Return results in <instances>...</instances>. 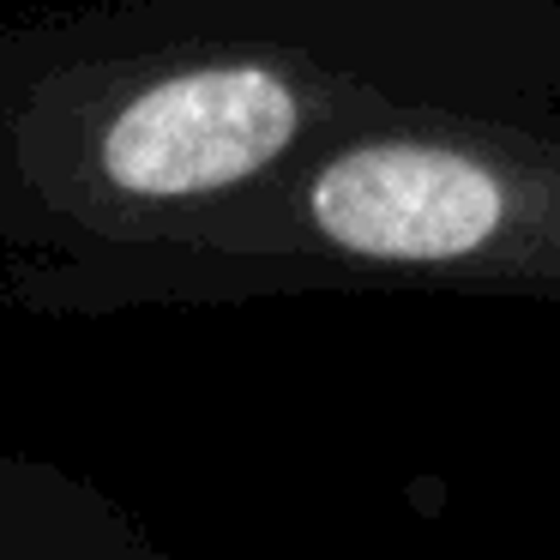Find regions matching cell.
Here are the masks:
<instances>
[{
	"label": "cell",
	"mask_w": 560,
	"mask_h": 560,
	"mask_svg": "<svg viewBox=\"0 0 560 560\" xmlns=\"http://www.w3.org/2000/svg\"><path fill=\"white\" fill-rule=\"evenodd\" d=\"M560 109V0H91L0 19V278L158 242L392 109Z\"/></svg>",
	"instance_id": "1"
},
{
	"label": "cell",
	"mask_w": 560,
	"mask_h": 560,
	"mask_svg": "<svg viewBox=\"0 0 560 560\" xmlns=\"http://www.w3.org/2000/svg\"><path fill=\"white\" fill-rule=\"evenodd\" d=\"M374 290L560 302V109H392L175 235L0 278L31 319Z\"/></svg>",
	"instance_id": "2"
},
{
	"label": "cell",
	"mask_w": 560,
	"mask_h": 560,
	"mask_svg": "<svg viewBox=\"0 0 560 560\" xmlns=\"http://www.w3.org/2000/svg\"><path fill=\"white\" fill-rule=\"evenodd\" d=\"M158 536L115 494L49 458L0 452V560H158Z\"/></svg>",
	"instance_id": "3"
}]
</instances>
